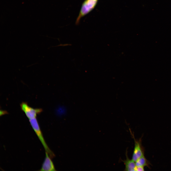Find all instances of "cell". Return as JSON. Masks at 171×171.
I'll list each match as a JSON object with an SVG mask.
<instances>
[{
  "instance_id": "1",
  "label": "cell",
  "mask_w": 171,
  "mask_h": 171,
  "mask_svg": "<svg viewBox=\"0 0 171 171\" xmlns=\"http://www.w3.org/2000/svg\"><path fill=\"white\" fill-rule=\"evenodd\" d=\"M29 120L31 126L42 144L46 152L48 153L51 158H54L55 157V155L46 144L43 136L37 119L36 118H35Z\"/></svg>"
},
{
  "instance_id": "8",
  "label": "cell",
  "mask_w": 171,
  "mask_h": 171,
  "mask_svg": "<svg viewBox=\"0 0 171 171\" xmlns=\"http://www.w3.org/2000/svg\"><path fill=\"white\" fill-rule=\"evenodd\" d=\"M135 163L136 166H147L149 168L150 167V163L145 157L144 155L139 158Z\"/></svg>"
},
{
  "instance_id": "4",
  "label": "cell",
  "mask_w": 171,
  "mask_h": 171,
  "mask_svg": "<svg viewBox=\"0 0 171 171\" xmlns=\"http://www.w3.org/2000/svg\"><path fill=\"white\" fill-rule=\"evenodd\" d=\"M131 133L134 139V147L132 159L135 162L139 158L144 155V151L142 146L141 139L139 140L136 139L134 135L131 131Z\"/></svg>"
},
{
  "instance_id": "7",
  "label": "cell",
  "mask_w": 171,
  "mask_h": 171,
  "mask_svg": "<svg viewBox=\"0 0 171 171\" xmlns=\"http://www.w3.org/2000/svg\"><path fill=\"white\" fill-rule=\"evenodd\" d=\"M67 112V109L66 107L62 105L58 106L56 108L55 111L56 115L60 117L65 115Z\"/></svg>"
},
{
  "instance_id": "3",
  "label": "cell",
  "mask_w": 171,
  "mask_h": 171,
  "mask_svg": "<svg viewBox=\"0 0 171 171\" xmlns=\"http://www.w3.org/2000/svg\"><path fill=\"white\" fill-rule=\"evenodd\" d=\"M21 108L29 119L36 118L37 114L43 111L41 108L34 109L29 106L26 102H23L20 104Z\"/></svg>"
},
{
  "instance_id": "6",
  "label": "cell",
  "mask_w": 171,
  "mask_h": 171,
  "mask_svg": "<svg viewBox=\"0 0 171 171\" xmlns=\"http://www.w3.org/2000/svg\"><path fill=\"white\" fill-rule=\"evenodd\" d=\"M126 152V159L124 160H121L125 165L124 170L128 171H135L136 167L135 162L132 159H130L128 158L127 151Z\"/></svg>"
},
{
  "instance_id": "5",
  "label": "cell",
  "mask_w": 171,
  "mask_h": 171,
  "mask_svg": "<svg viewBox=\"0 0 171 171\" xmlns=\"http://www.w3.org/2000/svg\"><path fill=\"white\" fill-rule=\"evenodd\" d=\"M48 154L45 152V157L39 170L40 171H56L53 162Z\"/></svg>"
},
{
  "instance_id": "2",
  "label": "cell",
  "mask_w": 171,
  "mask_h": 171,
  "mask_svg": "<svg viewBox=\"0 0 171 171\" xmlns=\"http://www.w3.org/2000/svg\"><path fill=\"white\" fill-rule=\"evenodd\" d=\"M98 0H85L82 3L76 20L78 24L81 19L91 11L95 6Z\"/></svg>"
},
{
  "instance_id": "9",
  "label": "cell",
  "mask_w": 171,
  "mask_h": 171,
  "mask_svg": "<svg viewBox=\"0 0 171 171\" xmlns=\"http://www.w3.org/2000/svg\"><path fill=\"white\" fill-rule=\"evenodd\" d=\"M144 167L141 166H136L135 171H144Z\"/></svg>"
}]
</instances>
